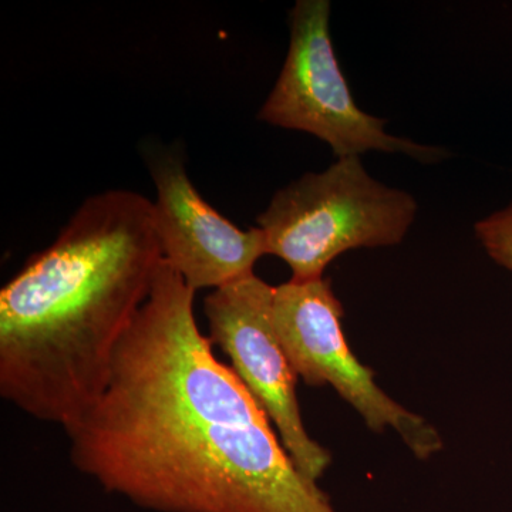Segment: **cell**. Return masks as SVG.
<instances>
[{
    "mask_svg": "<svg viewBox=\"0 0 512 512\" xmlns=\"http://www.w3.org/2000/svg\"><path fill=\"white\" fill-rule=\"evenodd\" d=\"M157 187L156 228L163 258L194 289H218L254 274L268 255L261 228L242 231L192 185L183 160L163 154L150 165Z\"/></svg>",
    "mask_w": 512,
    "mask_h": 512,
    "instance_id": "52a82bcc",
    "label": "cell"
},
{
    "mask_svg": "<svg viewBox=\"0 0 512 512\" xmlns=\"http://www.w3.org/2000/svg\"><path fill=\"white\" fill-rule=\"evenodd\" d=\"M195 291L163 261L99 400L67 427L70 460L156 512H336L202 335Z\"/></svg>",
    "mask_w": 512,
    "mask_h": 512,
    "instance_id": "6da1fadb",
    "label": "cell"
},
{
    "mask_svg": "<svg viewBox=\"0 0 512 512\" xmlns=\"http://www.w3.org/2000/svg\"><path fill=\"white\" fill-rule=\"evenodd\" d=\"M342 318L329 279L275 286L272 319L295 375L308 386L333 387L370 430H392L417 460H430L443 451L440 431L377 384L375 372L353 355Z\"/></svg>",
    "mask_w": 512,
    "mask_h": 512,
    "instance_id": "5b68a950",
    "label": "cell"
},
{
    "mask_svg": "<svg viewBox=\"0 0 512 512\" xmlns=\"http://www.w3.org/2000/svg\"><path fill=\"white\" fill-rule=\"evenodd\" d=\"M476 237L498 265L512 272V202L474 225Z\"/></svg>",
    "mask_w": 512,
    "mask_h": 512,
    "instance_id": "ba28073f",
    "label": "cell"
},
{
    "mask_svg": "<svg viewBox=\"0 0 512 512\" xmlns=\"http://www.w3.org/2000/svg\"><path fill=\"white\" fill-rule=\"evenodd\" d=\"M329 19L328 0H299L293 6L288 56L258 120L312 134L328 143L338 160L370 150L406 154L421 163L447 157L441 148L390 136L386 120L359 109L336 59Z\"/></svg>",
    "mask_w": 512,
    "mask_h": 512,
    "instance_id": "277c9868",
    "label": "cell"
},
{
    "mask_svg": "<svg viewBox=\"0 0 512 512\" xmlns=\"http://www.w3.org/2000/svg\"><path fill=\"white\" fill-rule=\"evenodd\" d=\"M416 214L412 195L380 184L359 157H348L276 192L258 224L268 255L286 262L291 281L311 282L350 249L400 244Z\"/></svg>",
    "mask_w": 512,
    "mask_h": 512,
    "instance_id": "3957f363",
    "label": "cell"
},
{
    "mask_svg": "<svg viewBox=\"0 0 512 512\" xmlns=\"http://www.w3.org/2000/svg\"><path fill=\"white\" fill-rule=\"evenodd\" d=\"M275 286L255 274L214 289L204 301L208 340L229 357L232 369L274 424L295 466L313 483L332 463L329 450L306 430L298 397V376L275 332Z\"/></svg>",
    "mask_w": 512,
    "mask_h": 512,
    "instance_id": "8992f818",
    "label": "cell"
},
{
    "mask_svg": "<svg viewBox=\"0 0 512 512\" xmlns=\"http://www.w3.org/2000/svg\"><path fill=\"white\" fill-rule=\"evenodd\" d=\"M163 261L154 202L87 198L0 291V396L64 430L99 400Z\"/></svg>",
    "mask_w": 512,
    "mask_h": 512,
    "instance_id": "7a4b0ae2",
    "label": "cell"
}]
</instances>
